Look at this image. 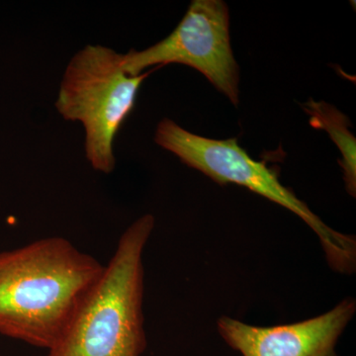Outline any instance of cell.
Wrapping results in <instances>:
<instances>
[{"label":"cell","instance_id":"obj_1","mask_svg":"<svg viewBox=\"0 0 356 356\" xmlns=\"http://www.w3.org/2000/svg\"><path fill=\"white\" fill-rule=\"evenodd\" d=\"M103 269L62 236L0 252V334L50 350Z\"/></svg>","mask_w":356,"mask_h":356},{"label":"cell","instance_id":"obj_2","mask_svg":"<svg viewBox=\"0 0 356 356\" xmlns=\"http://www.w3.org/2000/svg\"><path fill=\"white\" fill-rule=\"evenodd\" d=\"M154 222L153 215H144L122 234L49 356H142L147 348L143 254Z\"/></svg>","mask_w":356,"mask_h":356},{"label":"cell","instance_id":"obj_3","mask_svg":"<svg viewBox=\"0 0 356 356\" xmlns=\"http://www.w3.org/2000/svg\"><path fill=\"white\" fill-rule=\"evenodd\" d=\"M154 140L189 168L220 185L234 184L291 211L318 236L327 264L334 273L356 270V238L334 231L280 180V172L255 161L238 140H214L191 133L170 119L159 122Z\"/></svg>","mask_w":356,"mask_h":356},{"label":"cell","instance_id":"obj_4","mask_svg":"<svg viewBox=\"0 0 356 356\" xmlns=\"http://www.w3.org/2000/svg\"><path fill=\"white\" fill-rule=\"evenodd\" d=\"M154 70L130 76L122 67V54L102 44L84 47L65 67L56 108L65 120L83 124L86 159L96 172L115 170L117 134Z\"/></svg>","mask_w":356,"mask_h":356},{"label":"cell","instance_id":"obj_5","mask_svg":"<svg viewBox=\"0 0 356 356\" xmlns=\"http://www.w3.org/2000/svg\"><path fill=\"white\" fill-rule=\"evenodd\" d=\"M168 64L197 70L234 105L238 104L240 69L232 50L229 9L224 1L194 0L166 38L146 50L122 55V67L130 76Z\"/></svg>","mask_w":356,"mask_h":356},{"label":"cell","instance_id":"obj_6","mask_svg":"<svg viewBox=\"0 0 356 356\" xmlns=\"http://www.w3.org/2000/svg\"><path fill=\"white\" fill-rule=\"evenodd\" d=\"M355 312V299L346 298L327 313L302 322L257 327L222 316L217 329L242 356H337V341Z\"/></svg>","mask_w":356,"mask_h":356},{"label":"cell","instance_id":"obj_7","mask_svg":"<svg viewBox=\"0 0 356 356\" xmlns=\"http://www.w3.org/2000/svg\"><path fill=\"white\" fill-rule=\"evenodd\" d=\"M310 116V124L316 129H322L329 134L341 154L339 165L343 168L346 191L350 196L356 195V140L351 134V124L348 117L336 107L325 102L310 99L303 105Z\"/></svg>","mask_w":356,"mask_h":356}]
</instances>
